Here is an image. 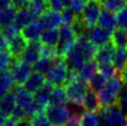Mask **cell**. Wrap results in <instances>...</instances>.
I'll return each mask as SVG.
<instances>
[{"label": "cell", "mask_w": 127, "mask_h": 126, "mask_svg": "<svg viewBox=\"0 0 127 126\" xmlns=\"http://www.w3.org/2000/svg\"><path fill=\"white\" fill-rule=\"evenodd\" d=\"M123 83L124 82L122 81L120 75H117L106 81L105 86L99 93V99L102 107L118 104Z\"/></svg>", "instance_id": "1"}, {"label": "cell", "mask_w": 127, "mask_h": 126, "mask_svg": "<svg viewBox=\"0 0 127 126\" xmlns=\"http://www.w3.org/2000/svg\"><path fill=\"white\" fill-rule=\"evenodd\" d=\"M97 126H127L126 117L118 104L102 107L98 114Z\"/></svg>", "instance_id": "2"}, {"label": "cell", "mask_w": 127, "mask_h": 126, "mask_svg": "<svg viewBox=\"0 0 127 126\" xmlns=\"http://www.w3.org/2000/svg\"><path fill=\"white\" fill-rule=\"evenodd\" d=\"M67 73H68V67L64 61V58L58 56L53 61L49 69L46 71L45 78L54 85H64Z\"/></svg>", "instance_id": "3"}, {"label": "cell", "mask_w": 127, "mask_h": 126, "mask_svg": "<svg viewBox=\"0 0 127 126\" xmlns=\"http://www.w3.org/2000/svg\"><path fill=\"white\" fill-rule=\"evenodd\" d=\"M64 87H65L67 100L71 102H77V103L83 102V99L89 88L87 81L83 80L80 77L69 83L65 84Z\"/></svg>", "instance_id": "4"}, {"label": "cell", "mask_w": 127, "mask_h": 126, "mask_svg": "<svg viewBox=\"0 0 127 126\" xmlns=\"http://www.w3.org/2000/svg\"><path fill=\"white\" fill-rule=\"evenodd\" d=\"M76 40L77 36L70 28V25L62 24L60 28V38H59V42L57 44L58 56L64 58L69 49L75 45Z\"/></svg>", "instance_id": "5"}, {"label": "cell", "mask_w": 127, "mask_h": 126, "mask_svg": "<svg viewBox=\"0 0 127 126\" xmlns=\"http://www.w3.org/2000/svg\"><path fill=\"white\" fill-rule=\"evenodd\" d=\"M45 115L52 126H64L70 120V114L66 105H47Z\"/></svg>", "instance_id": "6"}, {"label": "cell", "mask_w": 127, "mask_h": 126, "mask_svg": "<svg viewBox=\"0 0 127 126\" xmlns=\"http://www.w3.org/2000/svg\"><path fill=\"white\" fill-rule=\"evenodd\" d=\"M102 7L103 6L100 0H87L82 13H81V17L88 29L94 28L98 23Z\"/></svg>", "instance_id": "7"}, {"label": "cell", "mask_w": 127, "mask_h": 126, "mask_svg": "<svg viewBox=\"0 0 127 126\" xmlns=\"http://www.w3.org/2000/svg\"><path fill=\"white\" fill-rule=\"evenodd\" d=\"M10 70H12L13 73L16 85H23L25 83V81L31 76L33 67H32V64H30V63L22 61L20 58L14 57L10 67Z\"/></svg>", "instance_id": "8"}, {"label": "cell", "mask_w": 127, "mask_h": 126, "mask_svg": "<svg viewBox=\"0 0 127 126\" xmlns=\"http://www.w3.org/2000/svg\"><path fill=\"white\" fill-rule=\"evenodd\" d=\"M75 45L80 49V52L82 54L85 61H89V60L95 59L98 48H97V45H95V44L88 39L87 35H83V36L77 37Z\"/></svg>", "instance_id": "9"}, {"label": "cell", "mask_w": 127, "mask_h": 126, "mask_svg": "<svg viewBox=\"0 0 127 126\" xmlns=\"http://www.w3.org/2000/svg\"><path fill=\"white\" fill-rule=\"evenodd\" d=\"M87 37L95 45L101 46L111 40V32L106 29H103L99 25H95L94 28H90L88 30Z\"/></svg>", "instance_id": "10"}, {"label": "cell", "mask_w": 127, "mask_h": 126, "mask_svg": "<svg viewBox=\"0 0 127 126\" xmlns=\"http://www.w3.org/2000/svg\"><path fill=\"white\" fill-rule=\"evenodd\" d=\"M42 42L41 41H31L28 43L25 51L21 55L20 59L24 62H28L30 64H34L41 58V49H42Z\"/></svg>", "instance_id": "11"}, {"label": "cell", "mask_w": 127, "mask_h": 126, "mask_svg": "<svg viewBox=\"0 0 127 126\" xmlns=\"http://www.w3.org/2000/svg\"><path fill=\"white\" fill-rule=\"evenodd\" d=\"M38 21L41 23L43 29H53L58 28L62 23V16L58 11L48 8L39 17Z\"/></svg>", "instance_id": "12"}, {"label": "cell", "mask_w": 127, "mask_h": 126, "mask_svg": "<svg viewBox=\"0 0 127 126\" xmlns=\"http://www.w3.org/2000/svg\"><path fill=\"white\" fill-rule=\"evenodd\" d=\"M64 61L66 63L67 67H68V69L77 70V71L80 70V68L82 67V65L85 62L82 54H81V52H80V49L76 45L72 46L68 51V53L65 55Z\"/></svg>", "instance_id": "13"}, {"label": "cell", "mask_w": 127, "mask_h": 126, "mask_svg": "<svg viewBox=\"0 0 127 126\" xmlns=\"http://www.w3.org/2000/svg\"><path fill=\"white\" fill-rule=\"evenodd\" d=\"M116 52H117V46L110 40L109 42L103 44V45H101L98 48L96 57H95V60H96L98 63L113 62Z\"/></svg>", "instance_id": "14"}, {"label": "cell", "mask_w": 127, "mask_h": 126, "mask_svg": "<svg viewBox=\"0 0 127 126\" xmlns=\"http://www.w3.org/2000/svg\"><path fill=\"white\" fill-rule=\"evenodd\" d=\"M43 26L41 25V23L36 20L31 22L30 24H28L26 26H24L20 32L21 35L28 40L29 42L31 41H38V40L41 38L42 32H43Z\"/></svg>", "instance_id": "15"}, {"label": "cell", "mask_w": 127, "mask_h": 126, "mask_svg": "<svg viewBox=\"0 0 127 126\" xmlns=\"http://www.w3.org/2000/svg\"><path fill=\"white\" fill-rule=\"evenodd\" d=\"M13 93L15 94L17 105L23 107V108L29 107L32 104V102L34 101V94L28 91L22 85H16L13 88Z\"/></svg>", "instance_id": "16"}, {"label": "cell", "mask_w": 127, "mask_h": 126, "mask_svg": "<svg viewBox=\"0 0 127 126\" xmlns=\"http://www.w3.org/2000/svg\"><path fill=\"white\" fill-rule=\"evenodd\" d=\"M29 41L26 40L21 34L16 35L14 38L10 40V45H8V51L12 54L13 57L20 58L21 55L25 51L28 46Z\"/></svg>", "instance_id": "17"}, {"label": "cell", "mask_w": 127, "mask_h": 126, "mask_svg": "<svg viewBox=\"0 0 127 126\" xmlns=\"http://www.w3.org/2000/svg\"><path fill=\"white\" fill-rule=\"evenodd\" d=\"M38 20V18L36 17L30 8H23V10L17 11V15L14 21V25L18 31H21L22 29L30 24L31 22Z\"/></svg>", "instance_id": "18"}, {"label": "cell", "mask_w": 127, "mask_h": 126, "mask_svg": "<svg viewBox=\"0 0 127 126\" xmlns=\"http://www.w3.org/2000/svg\"><path fill=\"white\" fill-rule=\"evenodd\" d=\"M98 25L103 29L110 31L112 33L113 30H115L118 25L117 16L115 15V13L108 11L106 8H103L101 14H100L99 19H98Z\"/></svg>", "instance_id": "19"}, {"label": "cell", "mask_w": 127, "mask_h": 126, "mask_svg": "<svg viewBox=\"0 0 127 126\" xmlns=\"http://www.w3.org/2000/svg\"><path fill=\"white\" fill-rule=\"evenodd\" d=\"M82 103L85 107V109L87 111L99 112L100 109L102 108L101 102H100V99L98 97L97 93L94 92L93 89H90V88H88V91L86 93Z\"/></svg>", "instance_id": "20"}, {"label": "cell", "mask_w": 127, "mask_h": 126, "mask_svg": "<svg viewBox=\"0 0 127 126\" xmlns=\"http://www.w3.org/2000/svg\"><path fill=\"white\" fill-rule=\"evenodd\" d=\"M45 82H46L45 75H43L41 73H38V71H34V73L31 74L29 79L25 81V83L23 85L28 91L35 94Z\"/></svg>", "instance_id": "21"}, {"label": "cell", "mask_w": 127, "mask_h": 126, "mask_svg": "<svg viewBox=\"0 0 127 126\" xmlns=\"http://www.w3.org/2000/svg\"><path fill=\"white\" fill-rule=\"evenodd\" d=\"M54 88H55V85L46 80V82L34 94V100L38 101L39 103H41V104L45 106H47L49 97H51V94L54 91Z\"/></svg>", "instance_id": "22"}, {"label": "cell", "mask_w": 127, "mask_h": 126, "mask_svg": "<svg viewBox=\"0 0 127 126\" xmlns=\"http://www.w3.org/2000/svg\"><path fill=\"white\" fill-rule=\"evenodd\" d=\"M67 96L64 85H55V88L51 94L48 105H64L66 104Z\"/></svg>", "instance_id": "23"}, {"label": "cell", "mask_w": 127, "mask_h": 126, "mask_svg": "<svg viewBox=\"0 0 127 126\" xmlns=\"http://www.w3.org/2000/svg\"><path fill=\"white\" fill-rule=\"evenodd\" d=\"M16 106H17L16 98L13 92H7L0 100V110L3 114H5L7 117L12 115V112L15 109Z\"/></svg>", "instance_id": "24"}, {"label": "cell", "mask_w": 127, "mask_h": 126, "mask_svg": "<svg viewBox=\"0 0 127 126\" xmlns=\"http://www.w3.org/2000/svg\"><path fill=\"white\" fill-rule=\"evenodd\" d=\"M59 38H60V30L58 28H53V29H45L42 32L41 41L45 45H53L56 46L59 42Z\"/></svg>", "instance_id": "25"}, {"label": "cell", "mask_w": 127, "mask_h": 126, "mask_svg": "<svg viewBox=\"0 0 127 126\" xmlns=\"http://www.w3.org/2000/svg\"><path fill=\"white\" fill-rule=\"evenodd\" d=\"M97 71H98V62L96 60L85 61L79 70V76L80 78H82L83 80L88 82Z\"/></svg>", "instance_id": "26"}, {"label": "cell", "mask_w": 127, "mask_h": 126, "mask_svg": "<svg viewBox=\"0 0 127 126\" xmlns=\"http://www.w3.org/2000/svg\"><path fill=\"white\" fill-rule=\"evenodd\" d=\"M111 41L117 47L127 46V30L122 28H116L111 33Z\"/></svg>", "instance_id": "27"}, {"label": "cell", "mask_w": 127, "mask_h": 126, "mask_svg": "<svg viewBox=\"0 0 127 126\" xmlns=\"http://www.w3.org/2000/svg\"><path fill=\"white\" fill-rule=\"evenodd\" d=\"M127 64V48L126 47H118L115 59H113V65H115L118 73H121L125 68Z\"/></svg>", "instance_id": "28"}, {"label": "cell", "mask_w": 127, "mask_h": 126, "mask_svg": "<svg viewBox=\"0 0 127 126\" xmlns=\"http://www.w3.org/2000/svg\"><path fill=\"white\" fill-rule=\"evenodd\" d=\"M17 15V10L12 5L4 10L0 11V26L14 24L15 18Z\"/></svg>", "instance_id": "29"}, {"label": "cell", "mask_w": 127, "mask_h": 126, "mask_svg": "<svg viewBox=\"0 0 127 126\" xmlns=\"http://www.w3.org/2000/svg\"><path fill=\"white\" fill-rule=\"evenodd\" d=\"M65 105L69 110L70 119H78V120H80L81 117L85 114L86 109H85V107L83 105V103H77V102L67 101Z\"/></svg>", "instance_id": "30"}, {"label": "cell", "mask_w": 127, "mask_h": 126, "mask_svg": "<svg viewBox=\"0 0 127 126\" xmlns=\"http://www.w3.org/2000/svg\"><path fill=\"white\" fill-rule=\"evenodd\" d=\"M88 82H89V88L93 89L94 92H96L97 94H99L103 89V87L105 86L106 78L104 77L101 73L97 71V73L92 77V79L88 81Z\"/></svg>", "instance_id": "31"}, {"label": "cell", "mask_w": 127, "mask_h": 126, "mask_svg": "<svg viewBox=\"0 0 127 126\" xmlns=\"http://www.w3.org/2000/svg\"><path fill=\"white\" fill-rule=\"evenodd\" d=\"M70 28L72 29V31H74V33L76 34L77 37L83 36V35H87V32L89 30L87 28V25L85 24V22L83 21L81 15H76L74 22L70 24Z\"/></svg>", "instance_id": "32"}, {"label": "cell", "mask_w": 127, "mask_h": 126, "mask_svg": "<svg viewBox=\"0 0 127 126\" xmlns=\"http://www.w3.org/2000/svg\"><path fill=\"white\" fill-rule=\"evenodd\" d=\"M100 1L104 8L113 13H118L127 5V0H100Z\"/></svg>", "instance_id": "33"}, {"label": "cell", "mask_w": 127, "mask_h": 126, "mask_svg": "<svg viewBox=\"0 0 127 126\" xmlns=\"http://www.w3.org/2000/svg\"><path fill=\"white\" fill-rule=\"evenodd\" d=\"M98 71L101 73L106 79H110L117 75H120L118 74V70L116 69L115 65L112 64V62L98 63Z\"/></svg>", "instance_id": "34"}, {"label": "cell", "mask_w": 127, "mask_h": 126, "mask_svg": "<svg viewBox=\"0 0 127 126\" xmlns=\"http://www.w3.org/2000/svg\"><path fill=\"white\" fill-rule=\"evenodd\" d=\"M15 84H16V82H15L12 70L7 69L5 71L0 73V85H2L7 91H10V89L15 87Z\"/></svg>", "instance_id": "35"}, {"label": "cell", "mask_w": 127, "mask_h": 126, "mask_svg": "<svg viewBox=\"0 0 127 126\" xmlns=\"http://www.w3.org/2000/svg\"><path fill=\"white\" fill-rule=\"evenodd\" d=\"M13 58L10 51H0V73L10 69Z\"/></svg>", "instance_id": "36"}, {"label": "cell", "mask_w": 127, "mask_h": 126, "mask_svg": "<svg viewBox=\"0 0 127 126\" xmlns=\"http://www.w3.org/2000/svg\"><path fill=\"white\" fill-rule=\"evenodd\" d=\"M81 126H97L98 125V114L94 111H87L80 119Z\"/></svg>", "instance_id": "37"}, {"label": "cell", "mask_w": 127, "mask_h": 126, "mask_svg": "<svg viewBox=\"0 0 127 126\" xmlns=\"http://www.w3.org/2000/svg\"><path fill=\"white\" fill-rule=\"evenodd\" d=\"M54 60H49L46 58H40V59L33 64V69L34 71H38V73H41L43 75L46 74V71L49 69L52 63Z\"/></svg>", "instance_id": "38"}, {"label": "cell", "mask_w": 127, "mask_h": 126, "mask_svg": "<svg viewBox=\"0 0 127 126\" xmlns=\"http://www.w3.org/2000/svg\"><path fill=\"white\" fill-rule=\"evenodd\" d=\"M118 105H119L122 112H123L125 116H127V82H124L123 87L121 89Z\"/></svg>", "instance_id": "39"}, {"label": "cell", "mask_w": 127, "mask_h": 126, "mask_svg": "<svg viewBox=\"0 0 127 126\" xmlns=\"http://www.w3.org/2000/svg\"><path fill=\"white\" fill-rule=\"evenodd\" d=\"M43 44V43H42ZM58 57V51L56 46L53 45H42V49H41V58H46L49 60H55Z\"/></svg>", "instance_id": "40"}, {"label": "cell", "mask_w": 127, "mask_h": 126, "mask_svg": "<svg viewBox=\"0 0 127 126\" xmlns=\"http://www.w3.org/2000/svg\"><path fill=\"white\" fill-rule=\"evenodd\" d=\"M61 16H62V23L66 25H70L76 18V14L72 12V10L69 6H65L63 8L61 12Z\"/></svg>", "instance_id": "41"}, {"label": "cell", "mask_w": 127, "mask_h": 126, "mask_svg": "<svg viewBox=\"0 0 127 126\" xmlns=\"http://www.w3.org/2000/svg\"><path fill=\"white\" fill-rule=\"evenodd\" d=\"M0 33H1L4 37L8 40V41H10V40L14 38L16 35L19 34V31L15 28L14 24H11V25L1 26V29H0Z\"/></svg>", "instance_id": "42"}, {"label": "cell", "mask_w": 127, "mask_h": 126, "mask_svg": "<svg viewBox=\"0 0 127 126\" xmlns=\"http://www.w3.org/2000/svg\"><path fill=\"white\" fill-rule=\"evenodd\" d=\"M32 126H52L46 115L42 112L32 118Z\"/></svg>", "instance_id": "43"}, {"label": "cell", "mask_w": 127, "mask_h": 126, "mask_svg": "<svg viewBox=\"0 0 127 126\" xmlns=\"http://www.w3.org/2000/svg\"><path fill=\"white\" fill-rule=\"evenodd\" d=\"M118 25L122 29L127 30V5L124 6L121 11H119L116 14Z\"/></svg>", "instance_id": "44"}, {"label": "cell", "mask_w": 127, "mask_h": 126, "mask_svg": "<svg viewBox=\"0 0 127 126\" xmlns=\"http://www.w3.org/2000/svg\"><path fill=\"white\" fill-rule=\"evenodd\" d=\"M86 2H87V0H71L68 6L71 8L76 15H81Z\"/></svg>", "instance_id": "45"}, {"label": "cell", "mask_w": 127, "mask_h": 126, "mask_svg": "<svg viewBox=\"0 0 127 126\" xmlns=\"http://www.w3.org/2000/svg\"><path fill=\"white\" fill-rule=\"evenodd\" d=\"M32 0H13L12 1V6L16 8L17 11L23 10V8H29Z\"/></svg>", "instance_id": "46"}, {"label": "cell", "mask_w": 127, "mask_h": 126, "mask_svg": "<svg viewBox=\"0 0 127 126\" xmlns=\"http://www.w3.org/2000/svg\"><path fill=\"white\" fill-rule=\"evenodd\" d=\"M13 118H15L17 121L18 120H21V119H23L26 117V111H25V108H23V107H21V106H16L15 107V109L13 110L12 112V115H11Z\"/></svg>", "instance_id": "47"}, {"label": "cell", "mask_w": 127, "mask_h": 126, "mask_svg": "<svg viewBox=\"0 0 127 126\" xmlns=\"http://www.w3.org/2000/svg\"><path fill=\"white\" fill-rule=\"evenodd\" d=\"M47 1H48L49 6H51L52 10L62 12V10L65 7L64 3H63V0H47Z\"/></svg>", "instance_id": "48"}, {"label": "cell", "mask_w": 127, "mask_h": 126, "mask_svg": "<svg viewBox=\"0 0 127 126\" xmlns=\"http://www.w3.org/2000/svg\"><path fill=\"white\" fill-rule=\"evenodd\" d=\"M8 45L10 41L0 33V51H8Z\"/></svg>", "instance_id": "49"}, {"label": "cell", "mask_w": 127, "mask_h": 126, "mask_svg": "<svg viewBox=\"0 0 127 126\" xmlns=\"http://www.w3.org/2000/svg\"><path fill=\"white\" fill-rule=\"evenodd\" d=\"M16 126H32V118L25 117L21 120H18Z\"/></svg>", "instance_id": "50"}, {"label": "cell", "mask_w": 127, "mask_h": 126, "mask_svg": "<svg viewBox=\"0 0 127 126\" xmlns=\"http://www.w3.org/2000/svg\"><path fill=\"white\" fill-rule=\"evenodd\" d=\"M16 125H17V120L15 118H13L12 116H8L3 124V126H16Z\"/></svg>", "instance_id": "51"}, {"label": "cell", "mask_w": 127, "mask_h": 126, "mask_svg": "<svg viewBox=\"0 0 127 126\" xmlns=\"http://www.w3.org/2000/svg\"><path fill=\"white\" fill-rule=\"evenodd\" d=\"M12 1L13 0H0V11L4 10L8 6L12 5Z\"/></svg>", "instance_id": "52"}, {"label": "cell", "mask_w": 127, "mask_h": 126, "mask_svg": "<svg viewBox=\"0 0 127 126\" xmlns=\"http://www.w3.org/2000/svg\"><path fill=\"white\" fill-rule=\"evenodd\" d=\"M64 126H81L80 125V120H78V119H70Z\"/></svg>", "instance_id": "53"}, {"label": "cell", "mask_w": 127, "mask_h": 126, "mask_svg": "<svg viewBox=\"0 0 127 126\" xmlns=\"http://www.w3.org/2000/svg\"><path fill=\"white\" fill-rule=\"evenodd\" d=\"M120 77H121L123 82H127V64L125 66V68L120 73Z\"/></svg>", "instance_id": "54"}, {"label": "cell", "mask_w": 127, "mask_h": 126, "mask_svg": "<svg viewBox=\"0 0 127 126\" xmlns=\"http://www.w3.org/2000/svg\"><path fill=\"white\" fill-rule=\"evenodd\" d=\"M7 118V116L5 114H3V112L0 110V126H3L4 122H5V120Z\"/></svg>", "instance_id": "55"}, {"label": "cell", "mask_w": 127, "mask_h": 126, "mask_svg": "<svg viewBox=\"0 0 127 126\" xmlns=\"http://www.w3.org/2000/svg\"><path fill=\"white\" fill-rule=\"evenodd\" d=\"M7 92H8V91H7L5 87H3L2 85H0V100H1V99L3 98V96H4V94H5Z\"/></svg>", "instance_id": "56"}, {"label": "cell", "mask_w": 127, "mask_h": 126, "mask_svg": "<svg viewBox=\"0 0 127 126\" xmlns=\"http://www.w3.org/2000/svg\"><path fill=\"white\" fill-rule=\"evenodd\" d=\"M70 2H71V0H63V3H64L65 6H68L70 4Z\"/></svg>", "instance_id": "57"}, {"label": "cell", "mask_w": 127, "mask_h": 126, "mask_svg": "<svg viewBox=\"0 0 127 126\" xmlns=\"http://www.w3.org/2000/svg\"><path fill=\"white\" fill-rule=\"evenodd\" d=\"M126 117V124H127V116H125Z\"/></svg>", "instance_id": "58"}, {"label": "cell", "mask_w": 127, "mask_h": 126, "mask_svg": "<svg viewBox=\"0 0 127 126\" xmlns=\"http://www.w3.org/2000/svg\"><path fill=\"white\" fill-rule=\"evenodd\" d=\"M0 29H1V26H0Z\"/></svg>", "instance_id": "59"}]
</instances>
